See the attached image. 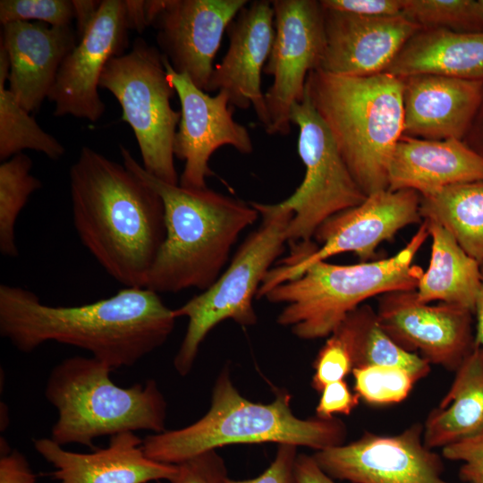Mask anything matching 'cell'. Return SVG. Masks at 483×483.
Masks as SVG:
<instances>
[{"instance_id": "1", "label": "cell", "mask_w": 483, "mask_h": 483, "mask_svg": "<svg viewBox=\"0 0 483 483\" xmlns=\"http://www.w3.org/2000/svg\"><path fill=\"white\" fill-rule=\"evenodd\" d=\"M175 319L159 293L146 287H125L80 306H51L30 290L0 285V335L25 353L56 342L113 369L131 367L165 343Z\"/></svg>"}, {"instance_id": "2", "label": "cell", "mask_w": 483, "mask_h": 483, "mask_svg": "<svg viewBox=\"0 0 483 483\" xmlns=\"http://www.w3.org/2000/svg\"><path fill=\"white\" fill-rule=\"evenodd\" d=\"M82 244L125 287H145L165 236L161 197L124 165L82 147L69 173Z\"/></svg>"}, {"instance_id": "3", "label": "cell", "mask_w": 483, "mask_h": 483, "mask_svg": "<svg viewBox=\"0 0 483 483\" xmlns=\"http://www.w3.org/2000/svg\"><path fill=\"white\" fill-rule=\"evenodd\" d=\"M123 165L161 197L165 240L146 280L157 293L201 292L222 274L239 235L258 218L251 203L211 189H188L149 174L123 146Z\"/></svg>"}, {"instance_id": "4", "label": "cell", "mask_w": 483, "mask_h": 483, "mask_svg": "<svg viewBox=\"0 0 483 483\" xmlns=\"http://www.w3.org/2000/svg\"><path fill=\"white\" fill-rule=\"evenodd\" d=\"M305 89L366 196L388 190L389 162L403 135L404 79L387 72L341 76L316 69Z\"/></svg>"}, {"instance_id": "5", "label": "cell", "mask_w": 483, "mask_h": 483, "mask_svg": "<svg viewBox=\"0 0 483 483\" xmlns=\"http://www.w3.org/2000/svg\"><path fill=\"white\" fill-rule=\"evenodd\" d=\"M346 434L345 425L335 417H296L287 392H278L269 403L244 398L225 369L214 385L210 408L201 419L182 428L147 436L142 448L152 460L179 464L235 444H291L317 452L343 444Z\"/></svg>"}, {"instance_id": "6", "label": "cell", "mask_w": 483, "mask_h": 483, "mask_svg": "<svg viewBox=\"0 0 483 483\" xmlns=\"http://www.w3.org/2000/svg\"><path fill=\"white\" fill-rule=\"evenodd\" d=\"M428 237V224L422 220L405 247L390 258L353 265L319 261L268 289L261 298L284 305L277 323L289 326L297 337L329 336L366 300L417 289L424 271L412 261Z\"/></svg>"}, {"instance_id": "7", "label": "cell", "mask_w": 483, "mask_h": 483, "mask_svg": "<svg viewBox=\"0 0 483 483\" xmlns=\"http://www.w3.org/2000/svg\"><path fill=\"white\" fill-rule=\"evenodd\" d=\"M112 370L91 356H72L53 368L44 394L58 414L54 442L94 448V440L105 436L166 430V402L157 382L122 387L111 379Z\"/></svg>"}, {"instance_id": "8", "label": "cell", "mask_w": 483, "mask_h": 483, "mask_svg": "<svg viewBox=\"0 0 483 483\" xmlns=\"http://www.w3.org/2000/svg\"><path fill=\"white\" fill-rule=\"evenodd\" d=\"M250 203L262 217L259 226L245 239L211 286L174 309L176 318H188L185 335L174 359L181 376L190 373L200 344L217 324L226 319L242 326L257 322L252 301L271 265L284 251L292 213L279 203Z\"/></svg>"}, {"instance_id": "9", "label": "cell", "mask_w": 483, "mask_h": 483, "mask_svg": "<svg viewBox=\"0 0 483 483\" xmlns=\"http://www.w3.org/2000/svg\"><path fill=\"white\" fill-rule=\"evenodd\" d=\"M99 87L121 105L122 120L134 132L143 168L163 182L179 184L174 140L181 112L171 106L175 90L167 79L162 53L136 38L128 53L107 62Z\"/></svg>"}, {"instance_id": "10", "label": "cell", "mask_w": 483, "mask_h": 483, "mask_svg": "<svg viewBox=\"0 0 483 483\" xmlns=\"http://www.w3.org/2000/svg\"><path fill=\"white\" fill-rule=\"evenodd\" d=\"M290 120L299 128L297 148L305 174L295 191L278 203L292 213L287 242L296 247L311 242L326 219L360 205L367 196L351 174L306 89L302 100L292 106Z\"/></svg>"}, {"instance_id": "11", "label": "cell", "mask_w": 483, "mask_h": 483, "mask_svg": "<svg viewBox=\"0 0 483 483\" xmlns=\"http://www.w3.org/2000/svg\"><path fill=\"white\" fill-rule=\"evenodd\" d=\"M420 195L412 190H386L367 196L360 205L339 212L323 222L314 238L320 244L313 251L286 258L268 271L257 294L297 277L305 268L343 252H353L362 261L375 258L376 250L394 240L402 228L421 224Z\"/></svg>"}, {"instance_id": "12", "label": "cell", "mask_w": 483, "mask_h": 483, "mask_svg": "<svg viewBox=\"0 0 483 483\" xmlns=\"http://www.w3.org/2000/svg\"><path fill=\"white\" fill-rule=\"evenodd\" d=\"M275 38L263 72L273 77L265 92L268 134L287 135L290 112L302 100L309 73L325 49L324 9L316 0H272Z\"/></svg>"}, {"instance_id": "13", "label": "cell", "mask_w": 483, "mask_h": 483, "mask_svg": "<svg viewBox=\"0 0 483 483\" xmlns=\"http://www.w3.org/2000/svg\"><path fill=\"white\" fill-rule=\"evenodd\" d=\"M423 430L414 423L393 436L366 431L312 456L330 478L351 483H451L442 477L441 457L424 444Z\"/></svg>"}, {"instance_id": "14", "label": "cell", "mask_w": 483, "mask_h": 483, "mask_svg": "<svg viewBox=\"0 0 483 483\" xmlns=\"http://www.w3.org/2000/svg\"><path fill=\"white\" fill-rule=\"evenodd\" d=\"M377 315L393 341L430 365L455 372L474 349V313L453 304L422 302L416 290L380 295Z\"/></svg>"}, {"instance_id": "15", "label": "cell", "mask_w": 483, "mask_h": 483, "mask_svg": "<svg viewBox=\"0 0 483 483\" xmlns=\"http://www.w3.org/2000/svg\"><path fill=\"white\" fill-rule=\"evenodd\" d=\"M247 0L147 1L161 53L178 73L208 91L224 32Z\"/></svg>"}, {"instance_id": "16", "label": "cell", "mask_w": 483, "mask_h": 483, "mask_svg": "<svg viewBox=\"0 0 483 483\" xmlns=\"http://www.w3.org/2000/svg\"><path fill=\"white\" fill-rule=\"evenodd\" d=\"M163 62L181 104V118L174 140V157L184 160L179 185L207 188V179L214 174L208 165L213 153L229 145L242 154H250L251 137L248 129L233 119L225 91L210 96L186 74L175 72L165 55Z\"/></svg>"}, {"instance_id": "17", "label": "cell", "mask_w": 483, "mask_h": 483, "mask_svg": "<svg viewBox=\"0 0 483 483\" xmlns=\"http://www.w3.org/2000/svg\"><path fill=\"white\" fill-rule=\"evenodd\" d=\"M129 30L125 1H101L93 21L63 61L47 97L55 104V116L96 122L103 115L100 78L107 62L124 54Z\"/></svg>"}, {"instance_id": "18", "label": "cell", "mask_w": 483, "mask_h": 483, "mask_svg": "<svg viewBox=\"0 0 483 483\" xmlns=\"http://www.w3.org/2000/svg\"><path fill=\"white\" fill-rule=\"evenodd\" d=\"M229 47L213 70L208 91H225L230 106L253 107L267 131L270 126L261 75L268 59L274 38V10L271 1L249 2L229 24Z\"/></svg>"}, {"instance_id": "19", "label": "cell", "mask_w": 483, "mask_h": 483, "mask_svg": "<svg viewBox=\"0 0 483 483\" xmlns=\"http://www.w3.org/2000/svg\"><path fill=\"white\" fill-rule=\"evenodd\" d=\"M324 26L325 49L318 69L341 76L384 72L421 29L402 14L367 17L327 9Z\"/></svg>"}, {"instance_id": "20", "label": "cell", "mask_w": 483, "mask_h": 483, "mask_svg": "<svg viewBox=\"0 0 483 483\" xmlns=\"http://www.w3.org/2000/svg\"><path fill=\"white\" fill-rule=\"evenodd\" d=\"M134 432L110 436L108 446L91 453L67 451L51 438L33 441L35 450L55 470L59 483H149L173 479L177 464L152 460Z\"/></svg>"}, {"instance_id": "21", "label": "cell", "mask_w": 483, "mask_h": 483, "mask_svg": "<svg viewBox=\"0 0 483 483\" xmlns=\"http://www.w3.org/2000/svg\"><path fill=\"white\" fill-rule=\"evenodd\" d=\"M403 79V135L462 140L480 106L483 81L436 74Z\"/></svg>"}, {"instance_id": "22", "label": "cell", "mask_w": 483, "mask_h": 483, "mask_svg": "<svg viewBox=\"0 0 483 483\" xmlns=\"http://www.w3.org/2000/svg\"><path fill=\"white\" fill-rule=\"evenodd\" d=\"M0 45L9 59L8 89L32 113L48 97L63 61L77 40L71 26L13 21L3 25Z\"/></svg>"}, {"instance_id": "23", "label": "cell", "mask_w": 483, "mask_h": 483, "mask_svg": "<svg viewBox=\"0 0 483 483\" xmlns=\"http://www.w3.org/2000/svg\"><path fill=\"white\" fill-rule=\"evenodd\" d=\"M476 181H483V157L455 139L436 140L402 135L388 166V190H412L420 196Z\"/></svg>"}, {"instance_id": "24", "label": "cell", "mask_w": 483, "mask_h": 483, "mask_svg": "<svg viewBox=\"0 0 483 483\" xmlns=\"http://www.w3.org/2000/svg\"><path fill=\"white\" fill-rule=\"evenodd\" d=\"M384 72L399 78L436 74L483 81V32L420 29Z\"/></svg>"}, {"instance_id": "25", "label": "cell", "mask_w": 483, "mask_h": 483, "mask_svg": "<svg viewBox=\"0 0 483 483\" xmlns=\"http://www.w3.org/2000/svg\"><path fill=\"white\" fill-rule=\"evenodd\" d=\"M430 449L483 432V348L475 345L455 371L454 379L423 426Z\"/></svg>"}, {"instance_id": "26", "label": "cell", "mask_w": 483, "mask_h": 483, "mask_svg": "<svg viewBox=\"0 0 483 483\" xmlns=\"http://www.w3.org/2000/svg\"><path fill=\"white\" fill-rule=\"evenodd\" d=\"M425 221L431 239V257L416 289L418 299L425 303L438 301L461 306L474 313L481 267L445 227Z\"/></svg>"}, {"instance_id": "27", "label": "cell", "mask_w": 483, "mask_h": 483, "mask_svg": "<svg viewBox=\"0 0 483 483\" xmlns=\"http://www.w3.org/2000/svg\"><path fill=\"white\" fill-rule=\"evenodd\" d=\"M422 220L445 227L483 269V181L447 186L420 196Z\"/></svg>"}, {"instance_id": "28", "label": "cell", "mask_w": 483, "mask_h": 483, "mask_svg": "<svg viewBox=\"0 0 483 483\" xmlns=\"http://www.w3.org/2000/svg\"><path fill=\"white\" fill-rule=\"evenodd\" d=\"M347 340L354 368L394 366L411 372L419 381L430 372V364L417 353L400 347L382 328L377 311L364 304L352 311L337 327Z\"/></svg>"}, {"instance_id": "29", "label": "cell", "mask_w": 483, "mask_h": 483, "mask_svg": "<svg viewBox=\"0 0 483 483\" xmlns=\"http://www.w3.org/2000/svg\"><path fill=\"white\" fill-rule=\"evenodd\" d=\"M9 74V59L0 45V159L5 161L32 149L45 154L52 160H58L64 154V146L46 132L6 89Z\"/></svg>"}, {"instance_id": "30", "label": "cell", "mask_w": 483, "mask_h": 483, "mask_svg": "<svg viewBox=\"0 0 483 483\" xmlns=\"http://www.w3.org/2000/svg\"><path fill=\"white\" fill-rule=\"evenodd\" d=\"M32 160L19 153L0 165V251L5 257H16L14 226L30 196L41 187V182L30 174Z\"/></svg>"}, {"instance_id": "31", "label": "cell", "mask_w": 483, "mask_h": 483, "mask_svg": "<svg viewBox=\"0 0 483 483\" xmlns=\"http://www.w3.org/2000/svg\"><path fill=\"white\" fill-rule=\"evenodd\" d=\"M402 14L421 29L483 32V13L474 0H402Z\"/></svg>"}, {"instance_id": "32", "label": "cell", "mask_w": 483, "mask_h": 483, "mask_svg": "<svg viewBox=\"0 0 483 483\" xmlns=\"http://www.w3.org/2000/svg\"><path fill=\"white\" fill-rule=\"evenodd\" d=\"M354 391L373 406L395 404L410 394L417 378L408 370L394 366H364L352 370Z\"/></svg>"}, {"instance_id": "33", "label": "cell", "mask_w": 483, "mask_h": 483, "mask_svg": "<svg viewBox=\"0 0 483 483\" xmlns=\"http://www.w3.org/2000/svg\"><path fill=\"white\" fill-rule=\"evenodd\" d=\"M74 8L71 0H1L0 21L2 25L13 21L39 22L54 27L71 26Z\"/></svg>"}, {"instance_id": "34", "label": "cell", "mask_w": 483, "mask_h": 483, "mask_svg": "<svg viewBox=\"0 0 483 483\" xmlns=\"http://www.w3.org/2000/svg\"><path fill=\"white\" fill-rule=\"evenodd\" d=\"M315 369L311 386L318 391L328 384L344 380L352 372L354 364L351 349L343 333L336 328L318 352L313 363Z\"/></svg>"}, {"instance_id": "35", "label": "cell", "mask_w": 483, "mask_h": 483, "mask_svg": "<svg viewBox=\"0 0 483 483\" xmlns=\"http://www.w3.org/2000/svg\"><path fill=\"white\" fill-rule=\"evenodd\" d=\"M177 468L168 483H225L228 478L224 460L216 450L190 458Z\"/></svg>"}, {"instance_id": "36", "label": "cell", "mask_w": 483, "mask_h": 483, "mask_svg": "<svg viewBox=\"0 0 483 483\" xmlns=\"http://www.w3.org/2000/svg\"><path fill=\"white\" fill-rule=\"evenodd\" d=\"M444 458L462 462L459 478L465 483H483V432L442 448Z\"/></svg>"}, {"instance_id": "37", "label": "cell", "mask_w": 483, "mask_h": 483, "mask_svg": "<svg viewBox=\"0 0 483 483\" xmlns=\"http://www.w3.org/2000/svg\"><path fill=\"white\" fill-rule=\"evenodd\" d=\"M297 446L279 444L274 461L259 476L242 480L227 478L225 483H299L296 475Z\"/></svg>"}, {"instance_id": "38", "label": "cell", "mask_w": 483, "mask_h": 483, "mask_svg": "<svg viewBox=\"0 0 483 483\" xmlns=\"http://www.w3.org/2000/svg\"><path fill=\"white\" fill-rule=\"evenodd\" d=\"M316 407L317 417L334 418L335 414L350 415L359 405L360 397L352 393L344 380L326 385Z\"/></svg>"}, {"instance_id": "39", "label": "cell", "mask_w": 483, "mask_h": 483, "mask_svg": "<svg viewBox=\"0 0 483 483\" xmlns=\"http://www.w3.org/2000/svg\"><path fill=\"white\" fill-rule=\"evenodd\" d=\"M322 7L367 17L402 14V0H321Z\"/></svg>"}, {"instance_id": "40", "label": "cell", "mask_w": 483, "mask_h": 483, "mask_svg": "<svg viewBox=\"0 0 483 483\" xmlns=\"http://www.w3.org/2000/svg\"><path fill=\"white\" fill-rule=\"evenodd\" d=\"M0 445V483H36L27 458L17 449L11 450L3 437Z\"/></svg>"}, {"instance_id": "41", "label": "cell", "mask_w": 483, "mask_h": 483, "mask_svg": "<svg viewBox=\"0 0 483 483\" xmlns=\"http://www.w3.org/2000/svg\"><path fill=\"white\" fill-rule=\"evenodd\" d=\"M296 475L299 483H335L319 468L313 456L304 453L297 456Z\"/></svg>"}, {"instance_id": "42", "label": "cell", "mask_w": 483, "mask_h": 483, "mask_svg": "<svg viewBox=\"0 0 483 483\" xmlns=\"http://www.w3.org/2000/svg\"><path fill=\"white\" fill-rule=\"evenodd\" d=\"M74 8L77 34L80 38L96 16L101 1L96 0H72Z\"/></svg>"}, {"instance_id": "43", "label": "cell", "mask_w": 483, "mask_h": 483, "mask_svg": "<svg viewBox=\"0 0 483 483\" xmlns=\"http://www.w3.org/2000/svg\"><path fill=\"white\" fill-rule=\"evenodd\" d=\"M126 14L130 30L133 29L138 32H142L146 27L149 26L147 1L125 0Z\"/></svg>"}, {"instance_id": "44", "label": "cell", "mask_w": 483, "mask_h": 483, "mask_svg": "<svg viewBox=\"0 0 483 483\" xmlns=\"http://www.w3.org/2000/svg\"><path fill=\"white\" fill-rule=\"evenodd\" d=\"M462 140L483 157V94L477 114Z\"/></svg>"}, {"instance_id": "45", "label": "cell", "mask_w": 483, "mask_h": 483, "mask_svg": "<svg viewBox=\"0 0 483 483\" xmlns=\"http://www.w3.org/2000/svg\"><path fill=\"white\" fill-rule=\"evenodd\" d=\"M474 315L476 316L475 345L483 348V269L481 285L476 300Z\"/></svg>"}, {"instance_id": "46", "label": "cell", "mask_w": 483, "mask_h": 483, "mask_svg": "<svg viewBox=\"0 0 483 483\" xmlns=\"http://www.w3.org/2000/svg\"><path fill=\"white\" fill-rule=\"evenodd\" d=\"M479 1V6L481 8V11L483 13V0H478Z\"/></svg>"}]
</instances>
